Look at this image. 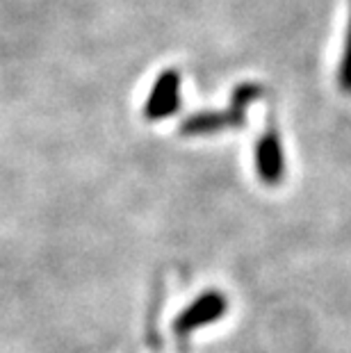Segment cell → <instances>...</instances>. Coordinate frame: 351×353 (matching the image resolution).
Instances as JSON below:
<instances>
[{"instance_id": "obj_5", "label": "cell", "mask_w": 351, "mask_h": 353, "mask_svg": "<svg viewBox=\"0 0 351 353\" xmlns=\"http://www.w3.org/2000/svg\"><path fill=\"white\" fill-rule=\"evenodd\" d=\"M340 87L347 94H351V21H349V32L345 41V52H342V62H340Z\"/></svg>"}, {"instance_id": "obj_2", "label": "cell", "mask_w": 351, "mask_h": 353, "mask_svg": "<svg viewBox=\"0 0 351 353\" xmlns=\"http://www.w3.org/2000/svg\"><path fill=\"white\" fill-rule=\"evenodd\" d=\"M226 307H228L226 296H221L219 292H205V294H201L190 307H185V310L178 314V319L174 324L176 333L185 335L201 326L212 324V321H217L226 312Z\"/></svg>"}, {"instance_id": "obj_3", "label": "cell", "mask_w": 351, "mask_h": 353, "mask_svg": "<svg viewBox=\"0 0 351 353\" xmlns=\"http://www.w3.org/2000/svg\"><path fill=\"white\" fill-rule=\"evenodd\" d=\"M178 105H181V76L176 71H164L148 94L144 117L148 121H160L174 114Z\"/></svg>"}, {"instance_id": "obj_1", "label": "cell", "mask_w": 351, "mask_h": 353, "mask_svg": "<svg viewBox=\"0 0 351 353\" xmlns=\"http://www.w3.org/2000/svg\"><path fill=\"white\" fill-rule=\"evenodd\" d=\"M260 94L258 87L253 85H242L233 96V105L228 112H208V114H197L188 119L183 123V132L188 134H203V132H214L223 130V128H235L244 125V110L249 108V103Z\"/></svg>"}, {"instance_id": "obj_4", "label": "cell", "mask_w": 351, "mask_h": 353, "mask_svg": "<svg viewBox=\"0 0 351 353\" xmlns=\"http://www.w3.org/2000/svg\"><path fill=\"white\" fill-rule=\"evenodd\" d=\"M256 171L265 185H279L285 174V157L276 132H265L256 144Z\"/></svg>"}]
</instances>
